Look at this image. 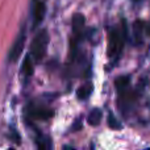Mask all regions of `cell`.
I'll list each match as a JSON object with an SVG mask.
<instances>
[{
  "instance_id": "9",
  "label": "cell",
  "mask_w": 150,
  "mask_h": 150,
  "mask_svg": "<svg viewBox=\"0 0 150 150\" xmlns=\"http://www.w3.org/2000/svg\"><path fill=\"white\" fill-rule=\"evenodd\" d=\"M101 116H103V113H101L100 109H99V108H93L92 111L90 112L88 117H87L88 124L92 125V127L99 125V124H100V121H101Z\"/></svg>"
},
{
  "instance_id": "4",
  "label": "cell",
  "mask_w": 150,
  "mask_h": 150,
  "mask_svg": "<svg viewBox=\"0 0 150 150\" xmlns=\"http://www.w3.org/2000/svg\"><path fill=\"white\" fill-rule=\"evenodd\" d=\"M26 115L33 120H47L53 116V111H50L46 107H42L41 104L32 103L26 108Z\"/></svg>"
},
{
  "instance_id": "5",
  "label": "cell",
  "mask_w": 150,
  "mask_h": 150,
  "mask_svg": "<svg viewBox=\"0 0 150 150\" xmlns=\"http://www.w3.org/2000/svg\"><path fill=\"white\" fill-rule=\"evenodd\" d=\"M46 12V4L45 0H33L32 5V20H33V26H38L42 23Z\"/></svg>"
},
{
  "instance_id": "6",
  "label": "cell",
  "mask_w": 150,
  "mask_h": 150,
  "mask_svg": "<svg viewBox=\"0 0 150 150\" xmlns=\"http://www.w3.org/2000/svg\"><path fill=\"white\" fill-rule=\"evenodd\" d=\"M24 45H25V28H23V30L20 32V34H18L17 38H16L15 44H13L12 47H11L9 55H8L9 61L16 62V61L20 58V54L24 50Z\"/></svg>"
},
{
  "instance_id": "11",
  "label": "cell",
  "mask_w": 150,
  "mask_h": 150,
  "mask_svg": "<svg viewBox=\"0 0 150 150\" xmlns=\"http://www.w3.org/2000/svg\"><path fill=\"white\" fill-rule=\"evenodd\" d=\"M36 144H37V148L42 150L52 148V141H50V138L47 136H38L36 140Z\"/></svg>"
},
{
  "instance_id": "10",
  "label": "cell",
  "mask_w": 150,
  "mask_h": 150,
  "mask_svg": "<svg viewBox=\"0 0 150 150\" xmlns=\"http://www.w3.org/2000/svg\"><path fill=\"white\" fill-rule=\"evenodd\" d=\"M91 93H92V84H91V83H87V84L82 86V87L78 90L76 95H78V98L79 99L84 100V99H87Z\"/></svg>"
},
{
  "instance_id": "14",
  "label": "cell",
  "mask_w": 150,
  "mask_h": 150,
  "mask_svg": "<svg viewBox=\"0 0 150 150\" xmlns=\"http://www.w3.org/2000/svg\"><path fill=\"white\" fill-rule=\"evenodd\" d=\"M148 33H149V34H150V25H149V26H148Z\"/></svg>"
},
{
  "instance_id": "13",
  "label": "cell",
  "mask_w": 150,
  "mask_h": 150,
  "mask_svg": "<svg viewBox=\"0 0 150 150\" xmlns=\"http://www.w3.org/2000/svg\"><path fill=\"white\" fill-rule=\"evenodd\" d=\"M134 3H140V1H142V0H133Z\"/></svg>"
},
{
  "instance_id": "1",
  "label": "cell",
  "mask_w": 150,
  "mask_h": 150,
  "mask_svg": "<svg viewBox=\"0 0 150 150\" xmlns=\"http://www.w3.org/2000/svg\"><path fill=\"white\" fill-rule=\"evenodd\" d=\"M115 86H116L117 95H119L117 104H119L120 111L122 112V115H128L130 109L134 107L138 99V93L130 87V78L128 75L117 78L115 80Z\"/></svg>"
},
{
  "instance_id": "8",
  "label": "cell",
  "mask_w": 150,
  "mask_h": 150,
  "mask_svg": "<svg viewBox=\"0 0 150 150\" xmlns=\"http://www.w3.org/2000/svg\"><path fill=\"white\" fill-rule=\"evenodd\" d=\"M33 62H34V59L32 58L30 53H29V55H26L23 62V74L25 75V78H30L33 75V69H34Z\"/></svg>"
},
{
  "instance_id": "3",
  "label": "cell",
  "mask_w": 150,
  "mask_h": 150,
  "mask_svg": "<svg viewBox=\"0 0 150 150\" xmlns=\"http://www.w3.org/2000/svg\"><path fill=\"white\" fill-rule=\"evenodd\" d=\"M47 44H49V34L44 29V30L37 33L30 46V55L34 59V62H40L45 57L47 50Z\"/></svg>"
},
{
  "instance_id": "2",
  "label": "cell",
  "mask_w": 150,
  "mask_h": 150,
  "mask_svg": "<svg viewBox=\"0 0 150 150\" xmlns=\"http://www.w3.org/2000/svg\"><path fill=\"white\" fill-rule=\"evenodd\" d=\"M127 36H128V29H127V24H125L124 20L117 26H113V28L109 29L108 58L112 65H115L120 59V57H121L122 49H124L125 41H127Z\"/></svg>"
},
{
  "instance_id": "12",
  "label": "cell",
  "mask_w": 150,
  "mask_h": 150,
  "mask_svg": "<svg viewBox=\"0 0 150 150\" xmlns=\"http://www.w3.org/2000/svg\"><path fill=\"white\" fill-rule=\"evenodd\" d=\"M108 125H109V128H112V129H121V124L117 121L116 117H115L112 113L108 115Z\"/></svg>"
},
{
  "instance_id": "7",
  "label": "cell",
  "mask_w": 150,
  "mask_h": 150,
  "mask_svg": "<svg viewBox=\"0 0 150 150\" xmlns=\"http://www.w3.org/2000/svg\"><path fill=\"white\" fill-rule=\"evenodd\" d=\"M144 30H145V25H144L142 20H136L134 24L132 26V37H133V42L136 45H140L142 42L144 38Z\"/></svg>"
}]
</instances>
